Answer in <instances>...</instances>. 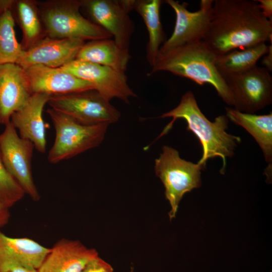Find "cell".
Instances as JSON below:
<instances>
[{
    "label": "cell",
    "mask_w": 272,
    "mask_h": 272,
    "mask_svg": "<svg viewBox=\"0 0 272 272\" xmlns=\"http://www.w3.org/2000/svg\"><path fill=\"white\" fill-rule=\"evenodd\" d=\"M262 64L267 71L269 73L272 71V46L271 44L269 46L268 52L263 57Z\"/></svg>",
    "instance_id": "obj_29"
},
{
    "label": "cell",
    "mask_w": 272,
    "mask_h": 272,
    "mask_svg": "<svg viewBox=\"0 0 272 272\" xmlns=\"http://www.w3.org/2000/svg\"><path fill=\"white\" fill-rule=\"evenodd\" d=\"M55 110L85 125L117 122L120 112L95 90L51 95L47 102Z\"/></svg>",
    "instance_id": "obj_7"
},
{
    "label": "cell",
    "mask_w": 272,
    "mask_h": 272,
    "mask_svg": "<svg viewBox=\"0 0 272 272\" xmlns=\"http://www.w3.org/2000/svg\"><path fill=\"white\" fill-rule=\"evenodd\" d=\"M204 168L198 163L182 159L173 148L163 147L160 156L155 160L154 169L164 186L165 195L171 207L169 213L170 220L175 217L184 194L201 186L200 171Z\"/></svg>",
    "instance_id": "obj_6"
},
{
    "label": "cell",
    "mask_w": 272,
    "mask_h": 272,
    "mask_svg": "<svg viewBox=\"0 0 272 272\" xmlns=\"http://www.w3.org/2000/svg\"><path fill=\"white\" fill-rule=\"evenodd\" d=\"M24 70L32 94L42 93L51 96L95 90L90 83L76 77L60 67L36 64Z\"/></svg>",
    "instance_id": "obj_14"
},
{
    "label": "cell",
    "mask_w": 272,
    "mask_h": 272,
    "mask_svg": "<svg viewBox=\"0 0 272 272\" xmlns=\"http://www.w3.org/2000/svg\"><path fill=\"white\" fill-rule=\"evenodd\" d=\"M176 16L173 32L161 46L158 53L190 42L203 40L210 23L213 0H201L199 9L190 12L185 4L174 0L165 1Z\"/></svg>",
    "instance_id": "obj_12"
},
{
    "label": "cell",
    "mask_w": 272,
    "mask_h": 272,
    "mask_svg": "<svg viewBox=\"0 0 272 272\" xmlns=\"http://www.w3.org/2000/svg\"><path fill=\"white\" fill-rule=\"evenodd\" d=\"M159 117L172 118L159 138L170 130L176 119L185 120L187 130L197 137L202 146V155L198 163L205 168L209 159L220 157L222 160L220 173L225 172L227 158L234 155L237 144L241 142L239 137L227 132L229 119L226 115L217 117L214 122L210 121L200 110L192 92L188 91L182 96L176 107Z\"/></svg>",
    "instance_id": "obj_2"
},
{
    "label": "cell",
    "mask_w": 272,
    "mask_h": 272,
    "mask_svg": "<svg viewBox=\"0 0 272 272\" xmlns=\"http://www.w3.org/2000/svg\"><path fill=\"white\" fill-rule=\"evenodd\" d=\"M13 13L22 32L20 43L26 50L46 36L41 19L38 2L34 0L15 1Z\"/></svg>",
    "instance_id": "obj_22"
},
{
    "label": "cell",
    "mask_w": 272,
    "mask_h": 272,
    "mask_svg": "<svg viewBox=\"0 0 272 272\" xmlns=\"http://www.w3.org/2000/svg\"><path fill=\"white\" fill-rule=\"evenodd\" d=\"M133 4L134 0H82L81 10L89 20L109 33L120 48L129 51L134 30L129 13Z\"/></svg>",
    "instance_id": "obj_10"
},
{
    "label": "cell",
    "mask_w": 272,
    "mask_h": 272,
    "mask_svg": "<svg viewBox=\"0 0 272 272\" xmlns=\"http://www.w3.org/2000/svg\"><path fill=\"white\" fill-rule=\"evenodd\" d=\"M50 95L33 94L25 105L11 115L10 121L22 138L31 141L36 150L45 153L46 147V127L43 118L44 106Z\"/></svg>",
    "instance_id": "obj_17"
},
{
    "label": "cell",
    "mask_w": 272,
    "mask_h": 272,
    "mask_svg": "<svg viewBox=\"0 0 272 272\" xmlns=\"http://www.w3.org/2000/svg\"><path fill=\"white\" fill-rule=\"evenodd\" d=\"M132 271H133V270L132 269H131L130 272H132Z\"/></svg>",
    "instance_id": "obj_31"
},
{
    "label": "cell",
    "mask_w": 272,
    "mask_h": 272,
    "mask_svg": "<svg viewBox=\"0 0 272 272\" xmlns=\"http://www.w3.org/2000/svg\"><path fill=\"white\" fill-rule=\"evenodd\" d=\"M50 251L32 239L11 237L0 231V272L20 266L38 269Z\"/></svg>",
    "instance_id": "obj_15"
},
{
    "label": "cell",
    "mask_w": 272,
    "mask_h": 272,
    "mask_svg": "<svg viewBox=\"0 0 272 272\" xmlns=\"http://www.w3.org/2000/svg\"><path fill=\"white\" fill-rule=\"evenodd\" d=\"M14 2L0 0V65L16 63L24 52L16 36L12 11Z\"/></svg>",
    "instance_id": "obj_23"
},
{
    "label": "cell",
    "mask_w": 272,
    "mask_h": 272,
    "mask_svg": "<svg viewBox=\"0 0 272 272\" xmlns=\"http://www.w3.org/2000/svg\"><path fill=\"white\" fill-rule=\"evenodd\" d=\"M0 134V151L4 165L33 201L41 195L34 183L32 171V158L34 146L28 140L20 137L11 121Z\"/></svg>",
    "instance_id": "obj_8"
},
{
    "label": "cell",
    "mask_w": 272,
    "mask_h": 272,
    "mask_svg": "<svg viewBox=\"0 0 272 272\" xmlns=\"http://www.w3.org/2000/svg\"><path fill=\"white\" fill-rule=\"evenodd\" d=\"M10 218V209L0 202V229L8 224Z\"/></svg>",
    "instance_id": "obj_28"
},
{
    "label": "cell",
    "mask_w": 272,
    "mask_h": 272,
    "mask_svg": "<svg viewBox=\"0 0 272 272\" xmlns=\"http://www.w3.org/2000/svg\"><path fill=\"white\" fill-rule=\"evenodd\" d=\"M98 255L79 240L61 238L50 248L38 272H81L91 259Z\"/></svg>",
    "instance_id": "obj_18"
},
{
    "label": "cell",
    "mask_w": 272,
    "mask_h": 272,
    "mask_svg": "<svg viewBox=\"0 0 272 272\" xmlns=\"http://www.w3.org/2000/svg\"><path fill=\"white\" fill-rule=\"evenodd\" d=\"M85 41L45 36L24 52L16 64L23 69L36 64L60 67L75 59Z\"/></svg>",
    "instance_id": "obj_13"
},
{
    "label": "cell",
    "mask_w": 272,
    "mask_h": 272,
    "mask_svg": "<svg viewBox=\"0 0 272 272\" xmlns=\"http://www.w3.org/2000/svg\"><path fill=\"white\" fill-rule=\"evenodd\" d=\"M272 22L255 1L214 0L203 39L218 56L272 40Z\"/></svg>",
    "instance_id": "obj_1"
},
{
    "label": "cell",
    "mask_w": 272,
    "mask_h": 272,
    "mask_svg": "<svg viewBox=\"0 0 272 272\" xmlns=\"http://www.w3.org/2000/svg\"><path fill=\"white\" fill-rule=\"evenodd\" d=\"M263 15L272 22V1L255 0Z\"/></svg>",
    "instance_id": "obj_27"
},
{
    "label": "cell",
    "mask_w": 272,
    "mask_h": 272,
    "mask_svg": "<svg viewBox=\"0 0 272 272\" xmlns=\"http://www.w3.org/2000/svg\"><path fill=\"white\" fill-rule=\"evenodd\" d=\"M131 56L120 48L113 39H103L85 42L75 59L106 66L124 72Z\"/></svg>",
    "instance_id": "obj_19"
},
{
    "label": "cell",
    "mask_w": 272,
    "mask_h": 272,
    "mask_svg": "<svg viewBox=\"0 0 272 272\" xmlns=\"http://www.w3.org/2000/svg\"><path fill=\"white\" fill-rule=\"evenodd\" d=\"M82 0H55L39 3L46 36L86 41L112 38L103 28L81 13Z\"/></svg>",
    "instance_id": "obj_4"
},
{
    "label": "cell",
    "mask_w": 272,
    "mask_h": 272,
    "mask_svg": "<svg viewBox=\"0 0 272 272\" xmlns=\"http://www.w3.org/2000/svg\"><path fill=\"white\" fill-rule=\"evenodd\" d=\"M60 68L92 84L95 90L107 101L117 98L129 104L131 98L137 97L128 84L124 72L77 59L73 60Z\"/></svg>",
    "instance_id": "obj_11"
},
{
    "label": "cell",
    "mask_w": 272,
    "mask_h": 272,
    "mask_svg": "<svg viewBox=\"0 0 272 272\" xmlns=\"http://www.w3.org/2000/svg\"><path fill=\"white\" fill-rule=\"evenodd\" d=\"M233 97L234 108L254 114L272 102V78L256 65L244 72L223 77Z\"/></svg>",
    "instance_id": "obj_9"
},
{
    "label": "cell",
    "mask_w": 272,
    "mask_h": 272,
    "mask_svg": "<svg viewBox=\"0 0 272 272\" xmlns=\"http://www.w3.org/2000/svg\"><path fill=\"white\" fill-rule=\"evenodd\" d=\"M25 194L22 188L5 167L0 151V202L10 209Z\"/></svg>",
    "instance_id": "obj_25"
},
{
    "label": "cell",
    "mask_w": 272,
    "mask_h": 272,
    "mask_svg": "<svg viewBox=\"0 0 272 272\" xmlns=\"http://www.w3.org/2000/svg\"><path fill=\"white\" fill-rule=\"evenodd\" d=\"M268 49L269 46L261 43L233 50L217 56L215 66L223 78L238 74L256 65L257 61L268 52Z\"/></svg>",
    "instance_id": "obj_24"
},
{
    "label": "cell",
    "mask_w": 272,
    "mask_h": 272,
    "mask_svg": "<svg viewBox=\"0 0 272 272\" xmlns=\"http://www.w3.org/2000/svg\"><path fill=\"white\" fill-rule=\"evenodd\" d=\"M216 58L217 55L202 40L188 43L158 53L148 75L168 72L199 85L210 84L224 102L233 106L231 93L216 67Z\"/></svg>",
    "instance_id": "obj_3"
},
{
    "label": "cell",
    "mask_w": 272,
    "mask_h": 272,
    "mask_svg": "<svg viewBox=\"0 0 272 272\" xmlns=\"http://www.w3.org/2000/svg\"><path fill=\"white\" fill-rule=\"evenodd\" d=\"M226 116L235 124L243 127L255 139L260 147L265 160L272 162V112L256 115L226 108Z\"/></svg>",
    "instance_id": "obj_20"
},
{
    "label": "cell",
    "mask_w": 272,
    "mask_h": 272,
    "mask_svg": "<svg viewBox=\"0 0 272 272\" xmlns=\"http://www.w3.org/2000/svg\"><path fill=\"white\" fill-rule=\"evenodd\" d=\"M55 131V138L49 151L47 160L56 164L90 149L98 147L104 139L109 124H81L68 115L48 108Z\"/></svg>",
    "instance_id": "obj_5"
},
{
    "label": "cell",
    "mask_w": 272,
    "mask_h": 272,
    "mask_svg": "<svg viewBox=\"0 0 272 272\" xmlns=\"http://www.w3.org/2000/svg\"><path fill=\"white\" fill-rule=\"evenodd\" d=\"M81 272H113V268L98 255L88 261Z\"/></svg>",
    "instance_id": "obj_26"
},
{
    "label": "cell",
    "mask_w": 272,
    "mask_h": 272,
    "mask_svg": "<svg viewBox=\"0 0 272 272\" xmlns=\"http://www.w3.org/2000/svg\"><path fill=\"white\" fill-rule=\"evenodd\" d=\"M32 95L23 68L14 63L0 65V124L10 122Z\"/></svg>",
    "instance_id": "obj_16"
},
{
    "label": "cell",
    "mask_w": 272,
    "mask_h": 272,
    "mask_svg": "<svg viewBox=\"0 0 272 272\" xmlns=\"http://www.w3.org/2000/svg\"><path fill=\"white\" fill-rule=\"evenodd\" d=\"M9 272H38L37 269L20 266L15 267Z\"/></svg>",
    "instance_id": "obj_30"
},
{
    "label": "cell",
    "mask_w": 272,
    "mask_h": 272,
    "mask_svg": "<svg viewBox=\"0 0 272 272\" xmlns=\"http://www.w3.org/2000/svg\"><path fill=\"white\" fill-rule=\"evenodd\" d=\"M161 0H134L133 10L143 19L148 33L146 59L151 67L154 65L159 49L167 40L161 22Z\"/></svg>",
    "instance_id": "obj_21"
}]
</instances>
